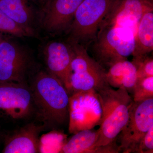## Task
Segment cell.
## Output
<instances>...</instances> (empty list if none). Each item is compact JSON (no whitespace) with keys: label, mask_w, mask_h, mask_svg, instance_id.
<instances>
[{"label":"cell","mask_w":153,"mask_h":153,"mask_svg":"<svg viewBox=\"0 0 153 153\" xmlns=\"http://www.w3.org/2000/svg\"><path fill=\"white\" fill-rule=\"evenodd\" d=\"M36 119L47 129H58L69 123L70 95L56 76L38 66L28 80Z\"/></svg>","instance_id":"obj_1"},{"label":"cell","mask_w":153,"mask_h":153,"mask_svg":"<svg viewBox=\"0 0 153 153\" xmlns=\"http://www.w3.org/2000/svg\"><path fill=\"white\" fill-rule=\"evenodd\" d=\"M101 113L99 137L97 147L112 143L128 120L130 110L134 101L125 88L114 89L108 83L96 91Z\"/></svg>","instance_id":"obj_2"},{"label":"cell","mask_w":153,"mask_h":153,"mask_svg":"<svg viewBox=\"0 0 153 153\" xmlns=\"http://www.w3.org/2000/svg\"><path fill=\"white\" fill-rule=\"evenodd\" d=\"M73 50L68 92L70 96L80 92H96L107 84L103 66L90 57L83 46L69 41Z\"/></svg>","instance_id":"obj_3"},{"label":"cell","mask_w":153,"mask_h":153,"mask_svg":"<svg viewBox=\"0 0 153 153\" xmlns=\"http://www.w3.org/2000/svg\"><path fill=\"white\" fill-rule=\"evenodd\" d=\"M38 67L32 53L24 46L8 39L0 42V82L27 83Z\"/></svg>","instance_id":"obj_4"},{"label":"cell","mask_w":153,"mask_h":153,"mask_svg":"<svg viewBox=\"0 0 153 153\" xmlns=\"http://www.w3.org/2000/svg\"><path fill=\"white\" fill-rule=\"evenodd\" d=\"M116 0H83L68 30L69 41L88 42L96 39L103 20Z\"/></svg>","instance_id":"obj_5"},{"label":"cell","mask_w":153,"mask_h":153,"mask_svg":"<svg viewBox=\"0 0 153 153\" xmlns=\"http://www.w3.org/2000/svg\"><path fill=\"white\" fill-rule=\"evenodd\" d=\"M135 33L129 28L111 26L98 31L95 50L99 63L108 67L132 55Z\"/></svg>","instance_id":"obj_6"},{"label":"cell","mask_w":153,"mask_h":153,"mask_svg":"<svg viewBox=\"0 0 153 153\" xmlns=\"http://www.w3.org/2000/svg\"><path fill=\"white\" fill-rule=\"evenodd\" d=\"M153 126V98L134 102L128 120L117 138L120 152L136 153L141 141Z\"/></svg>","instance_id":"obj_7"},{"label":"cell","mask_w":153,"mask_h":153,"mask_svg":"<svg viewBox=\"0 0 153 153\" xmlns=\"http://www.w3.org/2000/svg\"><path fill=\"white\" fill-rule=\"evenodd\" d=\"M34 103L28 83L0 82V116L11 121L34 115Z\"/></svg>","instance_id":"obj_8"},{"label":"cell","mask_w":153,"mask_h":153,"mask_svg":"<svg viewBox=\"0 0 153 153\" xmlns=\"http://www.w3.org/2000/svg\"><path fill=\"white\" fill-rule=\"evenodd\" d=\"M153 10V0H116L100 30L111 26L130 28L136 32L144 14Z\"/></svg>","instance_id":"obj_9"},{"label":"cell","mask_w":153,"mask_h":153,"mask_svg":"<svg viewBox=\"0 0 153 153\" xmlns=\"http://www.w3.org/2000/svg\"><path fill=\"white\" fill-rule=\"evenodd\" d=\"M83 0H49L44 7L41 23L51 34L68 30L74 15Z\"/></svg>","instance_id":"obj_10"},{"label":"cell","mask_w":153,"mask_h":153,"mask_svg":"<svg viewBox=\"0 0 153 153\" xmlns=\"http://www.w3.org/2000/svg\"><path fill=\"white\" fill-rule=\"evenodd\" d=\"M43 56L46 69L60 79L68 91L73 57L71 44L57 41L49 42L44 47Z\"/></svg>","instance_id":"obj_11"},{"label":"cell","mask_w":153,"mask_h":153,"mask_svg":"<svg viewBox=\"0 0 153 153\" xmlns=\"http://www.w3.org/2000/svg\"><path fill=\"white\" fill-rule=\"evenodd\" d=\"M45 130L44 126L30 123L17 129L5 137L4 153L41 152L40 136Z\"/></svg>","instance_id":"obj_12"},{"label":"cell","mask_w":153,"mask_h":153,"mask_svg":"<svg viewBox=\"0 0 153 153\" xmlns=\"http://www.w3.org/2000/svg\"><path fill=\"white\" fill-rule=\"evenodd\" d=\"M0 9L31 37L36 35V13L30 0H0Z\"/></svg>","instance_id":"obj_13"},{"label":"cell","mask_w":153,"mask_h":153,"mask_svg":"<svg viewBox=\"0 0 153 153\" xmlns=\"http://www.w3.org/2000/svg\"><path fill=\"white\" fill-rule=\"evenodd\" d=\"M108 67L106 79L110 86L115 88H125L129 93L133 94L137 79V68L133 62L123 59Z\"/></svg>","instance_id":"obj_14"},{"label":"cell","mask_w":153,"mask_h":153,"mask_svg":"<svg viewBox=\"0 0 153 153\" xmlns=\"http://www.w3.org/2000/svg\"><path fill=\"white\" fill-rule=\"evenodd\" d=\"M99 137L98 129L81 130L63 144L59 152L101 153V147L96 146Z\"/></svg>","instance_id":"obj_15"},{"label":"cell","mask_w":153,"mask_h":153,"mask_svg":"<svg viewBox=\"0 0 153 153\" xmlns=\"http://www.w3.org/2000/svg\"><path fill=\"white\" fill-rule=\"evenodd\" d=\"M153 49V10L147 12L142 17L135 36L133 58L148 55Z\"/></svg>","instance_id":"obj_16"},{"label":"cell","mask_w":153,"mask_h":153,"mask_svg":"<svg viewBox=\"0 0 153 153\" xmlns=\"http://www.w3.org/2000/svg\"><path fill=\"white\" fill-rule=\"evenodd\" d=\"M132 94L134 102L153 98V76L137 78Z\"/></svg>","instance_id":"obj_17"},{"label":"cell","mask_w":153,"mask_h":153,"mask_svg":"<svg viewBox=\"0 0 153 153\" xmlns=\"http://www.w3.org/2000/svg\"><path fill=\"white\" fill-rule=\"evenodd\" d=\"M0 33L19 37H31L25 30L0 9Z\"/></svg>","instance_id":"obj_18"},{"label":"cell","mask_w":153,"mask_h":153,"mask_svg":"<svg viewBox=\"0 0 153 153\" xmlns=\"http://www.w3.org/2000/svg\"><path fill=\"white\" fill-rule=\"evenodd\" d=\"M133 63L137 69V78L153 76V58L148 55L138 58H133Z\"/></svg>","instance_id":"obj_19"},{"label":"cell","mask_w":153,"mask_h":153,"mask_svg":"<svg viewBox=\"0 0 153 153\" xmlns=\"http://www.w3.org/2000/svg\"><path fill=\"white\" fill-rule=\"evenodd\" d=\"M136 153H153V126L143 137Z\"/></svg>","instance_id":"obj_20"},{"label":"cell","mask_w":153,"mask_h":153,"mask_svg":"<svg viewBox=\"0 0 153 153\" xmlns=\"http://www.w3.org/2000/svg\"><path fill=\"white\" fill-rule=\"evenodd\" d=\"M34 1L38 3V4H41L44 7L47 4V3L49 1V0H33Z\"/></svg>","instance_id":"obj_21"},{"label":"cell","mask_w":153,"mask_h":153,"mask_svg":"<svg viewBox=\"0 0 153 153\" xmlns=\"http://www.w3.org/2000/svg\"><path fill=\"white\" fill-rule=\"evenodd\" d=\"M4 39V38H3V36H2V34L1 33H0V42Z\"/></svg>","instance_id":"obj_22"},{"label":"cell","mask_w":153,"mask_h":153,"mask_svg":"<svg viewBox=\"0 0 153 153\" xmlns=\"http://www.w3.org/2000/svg\"><path fill=\"white\" fill-rule=\"evenodd\" d=\"M1 131H0V139H1Z\"/></svg>","instance_id":"obj_23"}]
</instances>
